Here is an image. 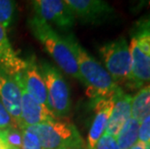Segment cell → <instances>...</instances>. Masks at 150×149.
I'll list each match as a JSON object with an SVG mask.
<instances>
[{"label": "cell", "mask_w": 150, "mask_h": 149, "mask_svg": "<svg viewBox=\"0 0 150 149\" xmlns=\"http://www.w3.org/2000/svg\"><path fill=\"white\" fill-rule=\"evenodd\" d=\"M65 2L76 18L84 23L101 24L115 14L114 9L102 0H65Z\"/></svg>", "instance_id": "52a82bcc"}, {"label": "cell", "mask_w": 150, "mask_h": 149, "mask_svg": "<svg viewBox=\"0 0 150 149\" xmlns=\"http://www.w3.org/2000/svg\"><path fill=\"white\" fill-rule=\"evenodd\" d=\"M15 2L11 0H0V25L6 30L10 27L15 12Z\"/></svg>", "instance_id": "ac0fdd59"}, {"label": "cell", "mask_w": 150, "mask_h": 149, "mask_svg": "<svg viewBox=\"0 0 150 149\" xmlns=\"http://www.w3.org/2000/svg\"><path fill=\"white\" fill-rule=\"evenodd\" d=\"M139 123L138 120L131 116L123 125L115 138L120 149H130L139 141Z\"/></svg>", "instance_id": "9a60e30c"}, {"label": "cell", "mask_w": 150, "mask_h": 149, "mask_svg": "<svg viewBox=\"0 0 150 149\" xmlns=\"http://www.w3.org/2000/svg\"><path fill=\"white\" fill-rule=\"evenodd\" d=\"M14 80L18 83H21L36 102L39 103L42 107L49 109L46 83L34 57L26 60V66L22 75L15 78Z\"/></svg>", "instance_id": "ba28073f"}, {"label": "cell", "mask_w": 150, "mask_h": 149, "mask_svg": "<svg viewBox=\"0 0 150 149\" xmlns=\"http://www.w3.org/2000/svg\"><path fill=\"white\" fill-rule=\"evenodd\" d=\"M139 141L150 144V115L143 118L139 123Z\"/></svg>", "instance_id": "44dd1931"}, {"label": "cell", "mask_w": 150, "mask_h": 149, "mask_svg": "<svg viewBox=\"0 0 150 149\" xmlns=\"http://www.w3.org/2000/svg\"><path fill=\"white\" fill-rule=\"evenodd\" d=\"M18 83V82H17ZM21 90V130L37 126L50 120L56 119L53 112L47 107H42L36 102L21 83H18Z\"/></svg>", "instance_id": "9c48e42d"}, {"label": "cell", "mask_w": 150, "mask_h": 149, "mask_svg": "<svg viewBox=\"0 0 150 149\" xmlns=\"http://www.w3.org/2000/svg\"><path fill=\"white\" fill-rule=\"evenodd\" d=\"M132 59L131 77L133 87L140 88L147 82H150V56L143 53L137 45L136 41L131 39L129 46Z\"/></svg>", "instance_id": "5bb4252c"}, {"label": "cell", "mask_w": 150, "mask_h": 149, "mask_svg": "<svg viewBox=\"0 0 150 149\" xmlns=\"http://www.w3.org/2000/svg\"><path fill=\"white\" fill-rule=\"evenodd\" d=\"M61 149H87V147H86V143H84L81 145H75V146H70V147L61 148Z\"/></svg>", "instance_id": "cb8c5ba5"}, {"label": "cell", "mask_w": 150, "mask_h": 149, "mask_svg": "<svg viewBox=\"0 0 150 149\" xmlns=\"http://www.w3.org/2000/svg\"><path fill=\"white\" fill-rule=\"evenodd\" d=\"M150 115V84L140 88L132 98V112L131 116L140 122L146 116Z\"/></svg>", "instance_id": "2e32d148"}, {"label": "cell", "mask_w": 150, "mask_h": 149, "mask_svg": "<svg viewBox=\"0 0 150 149\" xmlns=\"http://www.w3.org/2000/svg\"><path fill=\"white\" fill-rule=\"evenodd\" d=\"M130 149H150V144H145L142 141H138L132 148H130Z\"/></svg>", "instance_id": "603a6c76"}, {"label": "cell", "mask_w": 150, "mask_h": 149, "mask_svg": "<svg viewBox=\"0 0 150 149\" xmlns=\"http://www.w3.org/2000/svg\"><path fill=\"white\" fill-rule=\"evenodd\" d=\"M99 52L103 58L104 64L114 82L120 85L132 88L133 81L131 77L132 59L127 40L124 37L104 44Z\"/></svg>", "instance_id": "3957f363"}, {"label": "cell", "mask_w": 150, "mask_h": 149, "mask_svg": "<svg viewBox=\"0 0 150 149\" xmlns=\"http://www.w3.org/2000/svg\"><path fill=\"white\" fill-rule=\"evenodd\" d=\"M28 129L38 136L43 149H61L85 143L76 126L69 121L54 119Z\"/></svg>", "instance_id": "277c9868"}, {"label": "cell", "mask_w": 150, "mask_h": 149, "mask_svg": "<svg viewBox=\"0 0 150 149\" xmlns=\"http://www.w3.org/2000/svg\"><path fill=\"white\" fill-rule=\"evenodd\" d=\"M22 146L21 149H43L38 136L30 129H22Z\"/></svg>", "instance_id": "d6986e66"}, {"label": "cell", "mask_w": 150, "mask_h": 149, "mask_svg": "<svg viewBox=\"0 0 150 149\" xmlns=\"http://www.w3.org/2000/svg\"><path fill=\"white\" fill-rule=\"evenodd\" d=\"M33 8L34 16L50 25H56L59 29L69 30L76 23L74 13L62 0H36L33 2Z\"/></svg>", "instance_id": "8992f818"}, {"label": "cell", "mask_w": 150, "mask_h": 149, "mask_svg": "<svg viewBox=\"0 0 150 149\" xmlns=\"http://www.w3.org/2000/svg\"><path fill=\"white\" fill-rule=\"evenodd\" d=\"M0 138L12 149H21L23 137H22V131L20 128L0 130Z\"/></svg>", "instance_id": "e0dca14e"}, {"label": "cell", "mask_w": 150, "mask_h": 149, "mask_svg": "<svg viewBox=\"0 0 150 149\" xmlns=\"http://www.w3.org/2000/svg\"><path fill=\"white\" fill-rule=\"evenodd\" d=\"M117 93L115 95H113L112 97L95 100V104H94L95 115L87 136V143H86L87 149H95V146H96L99 139L102 138V136L106 132L108 122V119H110L111 110L113 109L114 101H115V97Z\"/></svg>", "instance_id": "30bf717a"}, {"label": "cell", "mask_w": 150, "mask_h": 149, "mask_svg": "<svg viewBox=\"0 0 150 149\" xmlns=\"http://www.w3.org/2000/svg\"><path fill=\"white\" fill-rule=\"evenodd\" d=\"M0 149H12L3 139L0 138Z\"/></svg>", "instance_id": "d4e9b609"}, {"label": "cell", "mask_w": 150, "mask_h": 149, "mask_svg": "<svg viewBox=\"0 0 150 149\" xmlns=\"http://www.w3.org/2000/svg\"><path fill=\"white\" fill-rule=\"evenodd\" d=\"M9 128H18L17 123L11 116L6 107L0 102V130H5Z\"/></svg>", "instance_id": "ffe728a7"}, {"label": "cell", "mask_w": 150, "mask_h": 149, "mask_svg": "<svg viewBox=\"0 0 150 149\" xmlns=\"http://www.w3.org/2000/svg\"><path fill=\"white\" fill-rule=\"evenodd\" d=\"M95 149H120L117 144L116 138L110 135L105 134L97 142Z\"/></svg>", "instance_id": "7402d4cb"}, {"label": "cell", "mask_w": 150, "mask_h": 149, "mask_svg": "<svg viewBox=\"0 0 150 149\" xmlns=\"http://www.w3.org/2000/svg\"><path fill=\"white\" fill-rule=\"evenodd\" d=\"M29 28L57 66L65 74L81 81L76 56L65 38L60 36L52 25L36 16L29 20Z\"/></svg>", "instance_id": "7a4b0ae2"}, {"label": "cell", "mask_w": 150, "mask_h": 149, "mask_svg": "<svg viewBox=\"0 0 150 149\" xmlns=\"http://www.w3.org/2000/svg\"><path fill=\"white\" fill-rule=\"evenodd\" d=\"M76 56L81 82L86 87V94L94 100L110 98L121 89L114 82L105 67L81 46L74 35L64 37Z\"/></svg>", "instance_id": "6da1fadb"}, {"label": "cell", "mask_w": 150, "mask_h": 149, "mask_svg": "<svg viewBox=\"0 0 150 149\" xmlns=\"http://www.w3.org/2000/svg\"><path fill=\"white\" fill-rule=\"evenodd\" d=\"M132 96L122 89L117 93L106 129V134L116 138L118 133L131 117L132 112Z\"/></svg>", "instance_id": "4fadbf2b"}, {"label": "cell", "mask_w": 150, "mask_h": 149, "mask_svg": "<svg viewBox=\"0 0 150 149\" xmlns=\"http://www.w3.org/2000/svg\"><path fill=\"white\" fill-rule=\"evenodd\" d=\"M26 60L22 59L13 49L7 37L6 30L0 25V70L13 78L23 73Z\"/></svg>", "instance_id": "7c38bea8"}, {"label": "cell", "mask_w": 150, "mask_h": 149, "mask_svg": "<svg viewBox=\"0 0 150 149\" xmlns=\"http://www.w3.org/2000/svg\"><path fill=\"white\" fill-rule=\"evenodd\" d=\"M39 68L46 83L49 109L56 117L67 115L71 109L72 102L64 77L58 69L47 61L41 63Z\"/></svg>", "instance_id": "5b68a950"}, {"label": "cell", "mask_w": 150, "mask_h": 149, "mask_svg": "<svg viewBox=\"0 0 150 149\" xmlns=\"http://www.w3.org/2000/svg\"><path fill=\"white\" fill-rule=\"evenodd\" d=\"M0 102L21 129V90L14 78L2 70H0Z\"/></svg>", "instance_id": "8fae6325"}]
</instances>
